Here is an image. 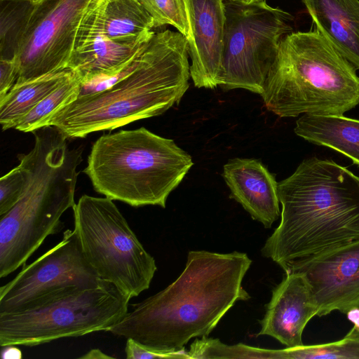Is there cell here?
<instances>
[{"mask_svg": "<svg viewBox=\"0 0 359 359\" xmlns=\"http://www.w3.org/2000/svg\"><path fill=\"white\" fill-rule=\"evenodd\" d=\"M2 1H4V0H2ZM21 1H28V2H29L33 6V5L36 4L37 3H39L41 0H21Z\"/></svg>", "mask_w": 359, "mask_h": 359, "instance_id": "cell-33", "label": "cell"}, {"mask_svg": "<svg viewBox=\"0 0 359 359\" xmlns=\"http://www.w3.org/2000/svg\"><path fill=\"white\" fill-rule=\"evenodd\" d=\"M303 273L309 281L316 316L359 307V241L290 264L285 269Z\"/></svg>", "mask_w": 359, "mask_h": 359, "instance_id": "cell-12", "label": "cell"}, {"mask_svg": "<svg viewBox=\"0 0 359 359\" xmlns=\"http://www.w3.org/2000/svg\"><path fill=\"white\" fill-rule=\"evenodd\" d=\"M20 164L0 180V216L8 212L20 200L26 187L29 170L22 154Z\"/></svg>", "mask_w": 359, "mask_h": 359, "instance_id": "cell-24", "label": "cell"}, {"mask_svg": "<svg viewBox=\"0 0 359 359\" xmlns=\"http://www.w3.org/2000/svg\"><path fill=\"white\" fill-rule=\"evenodd\" d=\"M1 357L4 359H20L22 357V351L15 345L3 346Z\"/></svg>", "mask_w": 359, "mask_h": 359, "instance_id": "cell-27", "label": "cell"}, {"mask_svg": "<svg viewBox=\"0 0 359 359\" xmlns=\"http://www.w3.org/2000/svg\"><path fill=\"white\" fill-rule=\"evenodd\" d=\"M345 337L359 342V332L355 330L353 328L347 333Z\"/></svg>", "mask_w": 359, "mask_h": 359, "instance_id": "cell-30", "label": "cell"}, {"mask_svg": "<svg viewBox=\"0 0 359 359\" xmlns=\"http://www.w3.org/2000/svg\"><path fill=\"white\" fill-rule=\"evenodd\" d=\"M81 359H111L114 358L113 356L109 355L99 348H93L87 352L86 354L79 357Z\"/></svg>", "mask_w": 359, "mask_h": 359, "instance_id": "cell-28", "label": "cell"}, {"mask_svg": "<svg viewBox=\"0 0 359 359\" xmlns=\"http://www.w3.org/2000/svg\"><path fill=\"white\" fill-rule=\"evenodd\" d=\"M75 204L74 196L49 182L27 185L18 203L0 216V278L25 265L48 236L59 232L62 215Z\"/></svg>", "mask_w": 359, "mask_h": 359, "instance_id": "cell-10", "label": "cell"}, {"mask_svg": "<svg viewBox=\"0 0 359 359\" xmlns=\"http://www.w3.org/2000/svg\"><path fill=\"white\" fill-rule=\"evenodd\" d=\"M92 0H41L32 6L15 38V83L67 69Z\"/></svg>", "mask_w": 359, "mask_h": 359, "instance_id": "cell-9", "label": "cell"}, {"mask_svg": "<svg viewBox=\"0 0 359 359\" xmlns=\"http://www.w3.org/2000/svg\"><path fill=\"white\" fill-rule=\"evenodd\" d=\"M294 130L309 142L337 151L359 165V120L344 115L303 114Z\"/></svg>", "mask_w": 359, "mask_h": 359, "instance_id": "cell-18", "label": "cell"}, {"mask_svg": "<svg viewBox=\"0 0 359 359\" xmlns=\"http://www.w3.org/2000/svg\"><path fill=\"white\" fill-rule=\"evenodd\" d=\"M280 222L262 255L283 270L359 241V177L332 160H304L278 183Z\"/></svg>", "mask_w": 359, "mask_h": 359, "instance_id": "cell-2", "label": "cell"}, {"mask_svg": "<svg viewBox=\"0 0 359 359\" xmlns=\"http://www.w3.org/2000/svg\"><path fill=\"white\" fill-rule=\"evenodd\" d=\"M190 36V76L197 88L213 89L221 84L224 0H183Z\"/></svg>", "mask_w": 359, "mask_h": 359, "instance_id": "cell-13", "label": "cell"}, {"mask_svg": "<svg viewBox=\"0 0 359 359\" xmlns=\"http://www.w3.org/2000/svg\"><path fill=\"white\" fill-rule=\"evenodd\" d=\"M280 117L343 115L359 104L356 69L316 28L280 42L260 95Z\"/></svg>", "mask_w": 359, "mask_h": 359, "instance_id": "cell-4", "label": "cell"}, {"mask_svg": "<svg viewBox=\"0 0 359 359\" xmlns=\"http://www.w3.org/2000/svg\"><path fill=\"white\" fill-rule=\"evenodd\" d=\"M125 352L128 359L182 358L191 359L184 349L175 352H158L149 350L132 339H127Z\"/></svg>", "mask_w": 359, "mask_h": 359, "instance_id": "cell-25", "label": "cell"}, {"mask_svg": "<svg viewBox=\"0 0 359 359\" xmlns=\"http://www.w3.org/2000/svg\"><path fill=\"white\" fill-rule=\"evenodd\" d=\"M88 8L99 33L111 39L133 41L154 28L152 17L138 0H107Z\"/></svg>", "mask_w": 359, "mask_h": 359, "instance_id": "cell-19", "label": "cell"}, {"mask_svg": "<svg viewBox=\"0 0 359 359\" xmlns=\"http://www.w3.org/2000/svg\"><path fill=\"white\" fill-rule=\"evenodd\" d=\"M81 80L74 74L43 98L28 114L23 116L15 128L24 133L44 127L46 121L61 107L74 101L80 94Z\"/></svg>", "mask_w": 359, "mask_h": 359, "instance_id": "cell-21", "label": "cell"}, {"mask_svg": "<svg viewBox=\"0 0 359 359\" xmlns=\"http://www.w3.org/2000/svg\"><path fill=\"white\" fill-rule=\"evenodd\" d=\"M130 300L106 280L94 288L57 290L24 310L0 313V346H34L109 331L128 312Z\"/></svg>", "mask_w": 359, "mask_h": 359, "instance_id": "cell-6", "label": "cell"}, {"mask_svg": "<svg viewBox=\"0 0 359 359\" xmlns=\"http://www.w3.org/2000/svg\"><path fill=\"white\" fill-rule=\"evenodd\" d=\"M347 319L353 324V329L359 332V307H354L346 313Z\"/></svg>", "mask_w": 359, "mask_h": 359, "instance_id": "cell-29", "label": "cell"}, {"mask_svg": "<svg viewBox=\"0 0 359 359\" xmlns=\"http://www.w3.org/2000/svg\"><path fill=\"white\" fill-rule=\"evenodd\" d=\"M74 231L98 276L131 298L147 290L157 266L113 200L83 195L73 208Z\"/></svg>", "mask_w": 359, "mask_h": 359, "instance_id": "cell-7", "label": "cell"}, {"mask_svg": "<svg viewBox=\"0 0 359 359\" xmlns=\"http://www.w3.org/2000/svg\"><path fill=\"white\" fill-rule=\"evenodd\" d=\"M154 34L150 31L128 41L111 39L100 34L74 49L68 68L77 74L81 83L114 76L137 57Z\"/></svg>", "mask_w": 359, "mask_h": 359, "instance_id": "cell-16", "label": "cell"}, {"mask_svg": "<svg viewBox=\"0 0 359 359\" xmlns=\"http://www.w3.org/2000/svg\"><path fill=\"white\" fill-rule=\"evenodd\" d=\"M316 29L359 69V0H302Z\"/></svg>", "mask_w": 359, "mask_h": 359, "instance_id": "cell-17", "label": "cell"}, {"mask_svg": "<svg viewBox=\"0 0 359 359\" xmlns=\"http://www.w3.org/2000/svg\"><path fill=\"white\" fill-rule=\"evenodd\" d=\"M74 74L73 70L67 68L23 83H15L0 98V123L2 130L15 128L23 116Z\"/></svg>", "mask_w": 359, "mask_h": 359, "instance_id": "cell-20", "label": "cell"}, {"mask_svg": "<svg viewBox=\"0 0 359 359\" xmlns=\"http://www.w3.org/2000/svg\"><path fill=\"white\" fill-rule=\"evenodd\" d=\"M232 1H239V2L243 3V4H249L257 2V1H259L261 0H232Z\"/></svg>", "mask_w": 359, "mask_h": 359, "instance_id": "cell-32", "label": "cell"}, {"mask_svg": "<svg viewBox=\"0 0 359 359\" xmlns=\"http://www.w3.org/2000/svg\"><path fill=\"white\" fill-rule=\"evenodd\" d=\"M0 288V313L22 311L41 298L68 287L94 288L102 283L85 257L74 230Z\"/></svg>", "mask_w": 359, "mask_h": 359, "instance_id": "cell-11", "label": "cell"}, {"mask_svg": "<svg viewBox=\"0 0 359 359\" xmlns=\"http://www.w3.org/2000/svg\"><path fill=\"white\" fill-rule=\"evenodd\" d=\"M316 314L311 287L305 276L299 271H285L266 305L257 336L272 337L286 347L302 346L304 328Z\"/></svg>", "mask_w": 359, "mask_h": 359, "instance_id": "cell-14", "label": "cell"}, {"mask_svg": "<svg viewBox=\"0 0 359 359\" xmlns=\"http://www.w3.org/2000/svg\"><path fill=\"white\" fill-rule=\"evenodd\" d=\"M18 69L15 60L1 57L0 60V98L4 97L15 83Z\"/></svg>", "mask_w": 359, "mask_h": 359, "instance_id": "cell-26", "label": "cell"}, {"mask_svg": "<svg viewBox=\"0 0 359 359\" xmlns=\"http://www.w3.org/2000/svg\"><path fill=\"white\" fill-rule=\"evenodd\" d=\"M220 86L261 95L282 39L292 31L293 16L261 0L246 4L224 0Z\"/></svg>", "mask_w": 359, "mask_h": 359, "instance_id": "cell-8", "label": "cell"}, {"mask_svg": "<svg viewBox=\"0 0 359 359\" xmlns=\"http://www.w3.org/2000/svg\"><path fill=\"white\" fill-rule=\"evenodd\" d=\"M107 0H92L90 3L88 5V7H93L95 6L100 4H101L103 1H105Z\"/></svg>", "mask_w": 359, "mask_h": 359, "instance_id": "cell-31", "label": "cell"}, {"mask_svg": "<svg viewBox=\"0 0 359 359\" xmlns=\"http://www.w3.org/2000/svg\"><path fill=\"white\" fill-rule=\"evenodd\" d=\"M222 177L230 197L265 228H270L280 216L278 182L259 160L230 159L224 165Z\"/></svg>", "mask_w": 359, "mask_h": 359, "instance_id": "cell-15", "label": "cell"}, {"mask_svg": "<svg viewBox=\"0 0 359 359\" xmlns=\"http://www.w3.org/2000/svg\"><path fill=\"white\" fill-rule=\"evenodd\" d=\"M252 260L245 252H188L185 268L164 290L137 304L109 331L158 352H175L208 337L238 301L250 295L242 282Z\"/></svg>", "mask_w": 359, "mask_h": 359, "instance_id": "cell-1", "label": "cell"}, {"mask_svg": "<svg viewBox=\"0 0 359 359\" xmlns=\"http://www.w3.org/2000/svg\"><path fill=\"white\" fill-rule=\"evenodd\" d=\"M188 41L179 32L155 33L132 69L110 87L79 95L46 121L68 138H83L162 114L188 90Z\"/></svg>", "mask_w": 359, "mask_h": 359, "instance_id": "cell-3", "label": "cell"}, {"mask_svg": "<svg viewBox=\"0 0 359 359\" xmlns=\"http://www.w3.org/2000/svg\"><path fill=\"white\" fill-rule=\"evenodd\" d=\"M152 17L154 28L170 25L187 39L190 30L183 0H138Z\"/></svg>", "mask_w": 359, "mask_h": 359, "instance_id": "cell-23", "label": "cell"}, {"mask_svg": "<svg viewBox=\"0 0 359 359\" xmlns=\"http://www.w3.org/2000/svg\"><path fill=\"white\" fill-rule=\"evenodd\" d=\"M192 165L191 156L174 140L142 127L100 136L83 172L97 192L113 201L165 208Z\"/></svg>", "mask_w": 359, "mask_h": 359, "instance_id": "cell-5", "label": "cell"}, {"mask_svg": "<svg viewBox=\"0 0 359 359\" xmlns=\"http://www.w3.org/2000/svg\"><path fill=\"white\" fill-rule=\"evenodd\" d=\"M359 359V342L344 337L327 344L284 348V359Z\"/></svg>", "mask_w": 359, "mask_h": 359, "instance_id": "cell-22", "label": "cell"}]
</instances>
